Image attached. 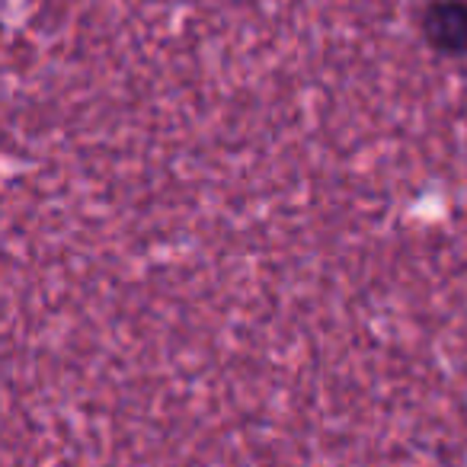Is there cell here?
<instances>
[{
	"instance_id": "1",
	"label": "cell",
	"mask_w": 467,
	"mask_h": 467,
	"mask_svg": "<svg viewBox=\"0 0 467 467\" xmlns=\"http://www.w3.org/2000/svg\"><path fill=\"white\" fill-rule=\"evenodd\" d=\"M426 36L445 52L467 48V7L464 4H439L426 16Z\"/></svg>"
}]
</instances>
